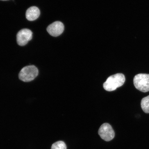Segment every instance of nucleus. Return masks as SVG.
Returning <instances> with one entry per match:
<instances>
[{"mask_svg":"<svg viewBox=\"0 0 149 149\" xmlns=\"http://www.w3.org/2000/svg\"><path fill=\"white\" fill-rule=\"evenodd\" d=\"M125 81L124 74L118 73L113 74L108 78L103 84V87L105 90L111 92L116 90L124 84Z\"/></svg>","mask_w":149,"mask_h":149,"instance_id":"nucleus-1","label":"nucleus"},{"mask_svg":"<svg viewBox=\"0 0 149 149\" xmlns=\"http://www.w3.org/2000/svg\"><path fill=\"white\" fill-rule=\"evenodd\" d=\"M39 73L38 70L34 65H29L24 67L19 74V78L21 81L29 82L34 80Z\"/></svg>","mask_w":149,"mask_h":149,"instance_id":"nucleus-2","label":"nucleus"},{"mask_svg":"<svg viewBox=\"0 0 149 149\" xmlns=\"http://www.w3.org/2000/svg\"><path fill=\"white\" fill-rule=\"evenodd\" d=\"M134 84L135 88L141 92L149 91V74H139L134 77Z\"/></svg>","mask_w":149,"mask_h":149,"instance_id":"nucleus-3","label":"nucleus"},{"mask_svg":"<svg viewBox=\"0 0 149 149\" xmlns=\"http://www.w3.org/2000/svg\"><path fill=\"white\" fill-rule=\"evenodd\" d=\"M98 133L101 138L106 141L111 140L115 136L114 130L110 125L107 123L102 125Z\"/></svg>","mask_w":149,"mask_h":149,"instance_id":"nucleus-4","label":"nucleus"},{"mask_svg":"<svg viewBox=\"0 0 149 149\" xmlns=\"http://www.w3.org/2000/svg\"><path fill=\"white\" fill-rule=\"evenodd\" d=\"M16 37L17 42L18 45L24 46L32 39L33 33L30 30L23 29L19 31Z\"/></svg>","mask_w":149,"mask_h":149,"instance_id":"nucleus-5","label":"nucleus"},{"mask_svg":"<svg viewBox=\"0 0 149 149\" xmlns=\"http://www.w3.org/2000/svg\"><path fill=\"white\" fill-rule=\"evenodd\" d=\"M64 24L61 22L56 21L50 24L47 28V31L49 34L53 37L60 35L64 31Z\"/></svg>","mask_w":149,"mask_h":149,"instance_id":"nucleus-6","label":"nucleus"},{"mask_svg":"<svg viewBox=\"0 0 149 149\" xmlns=\"http://www.w3.org/2000/svg\"><path fill=\"white\" fill-rule=\"evenodd\" d=\"M40 14V10L38 7L32 6L28 9L26 12V16L28 20L32 21L37 19Z\"/></svg>","mask_w":149,"mask_h":149,"instance_id":"nucleus-7","label":"nucleus"},{"mask_svg":"<svg viewBox=\"0 0 149 149\" xmlns=\"http://www.w3.org/2000/svg\"><path fill=\"white\" fill-rule=\"evenodd\" d=\"M141 107L145 113H149V95L143 98L141 100Z\"/></svg>","mask_w":149,"mask_h":149,"instance_id":"nucleus-8","label":"nucleus"},{"mask_svg":"<svg viewBox=\"0 0 149 149\" xmlns=\"http://www.w3.org/2000/svg\"><path fill=\"white\" fill-rule=\"evenodd\" d=\"M66 144L64 141H57L52 145L51 149H66Z\"/></svg>","mask_w":149,"mask_h":149,"instance_id":"nucleus-9","label":"nucleus"},{"mask_svg":"<svg viewBox=\"0 0 149 149\" xmlns=\"http://www.w3.org/2000/svg\"><path fill=\"white\" fill-rule=\"evenodd\" d=\"M1 1H7V0H1Z\"/></svg>","mask_w":149,"mask_h":149,"instance_id":"nucleus-10","label":"nucleus"}]
</instances>
